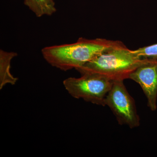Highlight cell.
I'll use <instances>...</instances> for the list:
<instances>
[{"mask_svg": "<svg viewBox=\"0 0 157 157\" xmlns=\"http://www.w3.org/2000/svg\"><path fill=\"white\" fill-rule=\"evenodd\" d=\"M121 42L103 39L80 38L72 44L47 46L42 48L43 58L52 67L63 71L81 67Z\"/></svg>", "mask_w": 157, "mask_h": 157, "instance_id": "1", "label": "cell"}, {"mask_svg": "<svg viewBox=\"0 0 157 157\" xmlns=\"http://www.w3.org/2000/svg\"><path fill=\"white\" fill-rule=\"evenodd\" d=\"M24 4L37 17L51 16L56 11L53 0H24Z\"/></svg>", "mask_w": 157, "mask_h": 157, "instance_id": "7", "label": "cell"}, {"mask_svg": "<svg viewBox=\"0 0 157 157\" xmlns=\"http://www.w3.org/2000/svg\"><path fill=\"white\" fill-rule=\"evenodd\" d=\"M142 59L157 60V43L133 50Z\"/></svg>", "mask_w": 157, "mask_h": 157, "instance_id": "8", "label": "cell"}, {"mask_svg": "<svg viewBox=\"0 0 157 157\" xmlns=\"http://www.w3.org/2000/svg\"><path fill=\"white\" fill-rule=\"evenodd\" d=\"M79 78L69 77L63 82L68 93L76 99L102 106L112 87L113 81L106 76L94 73L81 74Z\"/></svg>", "mask_w": 157, "mask_h": 157, "instance_id": "3", "label": "cell"}, {"mask_svg": "<svg viewBox=\"0 0 157 157\" xmlns=\"http://www.w3.org/2000/svg\"><path fill=\"white\" fill-rule=\"evenodd\" d=\"M105 104L111 109L119 124L132 129L140 125L135 101L127 90L124 80L113 81L106 97Z\"/></svg>", "mask_w": 157, "mask_h": 157, "instance_id": "4", "label": "cell"}, {"mask_svg": "<svg viewBox=\"0 0 157 157\" xmlns=\"http://www.w3.org/2000/svg\"><path fill=\"white\" fill-rule=\"evenodd\" d=\"M139 84L152 111L157 108V60H147L137 67L129 75V78Z\"/></svg>", "mask_w": 157, "mask_h": 157, "instance_id": "5", "label": "cell"}, {"mask_svg": "<svg viewBox=\"0 0 157 157\" xmlns=\"http://www.w3.org/2000/svg\"><path fill=\"white\" fill-rule=\"evenodd\" d=\"M17 56L14 52L0 50V89L7 84L14 85L18 78L14 77L10 72L11 60Z\"/></svg>", "mask_w": 157, "mask_h": 157, "instance_id": "6", "label": "cell"}, {"mask_svg": "<svg viewBox=\"0 0 157 157\" xmlns=\"http://www.w3.org/2000/svg\"><path fill=\"white\" fill-rule=\"evenodd\" d=\"M146 60L138 57L121 42L76 70L81 74L97 73L113 81L124 80Z\"/></svg>", "mask_w": 157, "mask_h": 157, "instance_id": "2", "label": "cell"}]
</instances>
